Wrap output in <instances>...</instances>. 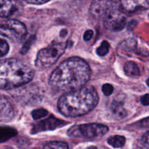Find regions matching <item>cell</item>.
<instances>
[{
    "label": "cell",
    "instance_id": "cell-17",
    "mask_svg": "<svg viewBox=\"0 0 149 149\" xmlns=\"http://www.w3.org/2000/svg\"><path fill=\"white\" fill-rule=\"evenodd\" d=\"M43 149H68V146L66 143L61 141H52L46 144Z\"/></svg>",
    "mask_w": 149,
    "mask_h": 149
},
{
    "label": "cell",
    "instance_id": "cell-23",
    "mask_svg": "<svg viewBox=\"0 0 149 149\" xmlns=\"http://www.w3.org/2000/svg\"><path fill=\"white\" fill-rule=\"evenodd\" d=\"M142 143L146 148L149 149V131L143 135L142 138Z\"/></svg>",
    "mask_w": 149,
    "mask_h": 149
},
{
    "label": "cell",
    "instance_id": "cell-19",
    "mask_svg": "<svg viewBox=\"0 0 149 149\" xmlns=\"http://www.w3.org/2000/svg\"><path fill=\"white\" fill-rule=\"evenodd\" d=\"M47 114V111L44 109H39L33 110L31 112V116L34 120H38L42 117H45Z\"/></svg>",
    "mask_w": 149,
    "mask_h": 149
},
{
    "label": "cell",
    "instance_id": "cell-20",
    "mask_svg": "<svg viewBox=\"0 0 149 149\" xmlns=\"http://www.w3.org/2000/svg\"><path fill=\"white\" fill-rule=\"evenodd\" d=\"M10 49L8 43L4 39H1L0 41V56L4 57V55H7Z\"/></svg>",
    "mask_w": 149,
    "mask_h": 149
},
{
    "label": "cell",
    "instance_id": "cell-5",
    "mask_svg": "<svg viewBox=\"0 0 149 149\" xmlns=\"http://www.w3.org/2000/svg\"><path fill=\"white\" fill-rule=\"evenodd\" d=\"M108 132L109 127L106 125L90 123L73 126L68 130V135L73 138H84L93 140L102 138Z\"/></svg>",
    "mask_w": 149,
    "mask_h": 149
},
{
    "label": "cell",
    "instance_id": "cell-2",
    "mask_svg": "<svg viewBox=\"0 0 149 149\" xmlns=\"http://www.w3.org/2000/svg\"><path fill=\"white\" fill-rule=\"evenodd\" d=\"M98 101L99 97L95 89L91 86H84L64 93L58 100V108L65 116L77 117L93 111Z\"/></svg>",
    "mask_w": 149,
    "mask_h": 149
},
{
    "label": "cell",
    "instance_id": "cell-10",
    "mask_svg": "<svg viewBox=\"0 0 149 149\" xmlns=\"http://www.w3.org/2000/svg\"><path fill=\"white\" fill-rule=\"evenodd\" d=\"M65 125H66L65 122L56 119L53 116H50L47 119H45L34 125L32 129V133H38V132H44V131L53 130L58 127H61Z\"/></svg>",
    "mask_w": 149,
    "mask_h": 149
},
{
    "label": "cell",
    "instance_id": "cell-27",
    "mask_svg": "<svg viewBox=\"0 0 149 149\" xmlns=\"http://www.w3.org/2000/svg\"><path fill=\"white\" fill-rule=\"evenodd\" d=\"M87 149H97L95 146H90Z\"/></svg>",
    "mask_w": 149,
    "mask_h": 149
},
{
    "label": "cell",
    "instance_id": "cell-16",
    "mask_svg": "<svg viewBox=\"0 0 149 149\" xmlns=\"http://www.w3.org/2000/svg\"><path fill=\"white\" fill-rule=\"evenodd\" d=\"M17 135V131L15 129L10 127H2L1 128V143L7 141L10 138L15 136Z\"/></svg>",
    "mask_w": 149,
    "mask_h": 149
},
{
    "label": "cell",
    "instance_id": "cell-12",
    "mask_svg": "<svg viewBox=\"0 0 149 149\" xmlns=\"http://www.w3.org/2000/svg\"><path fill=\"white\" fill-rule=\"evenodd\" d=\"M0 109H1V120L2 122H7L13 118L15 115L14 109L11 103L4 97V96L1 97V103H0Z\"/></svg>",
    "mask_w": 149,
    "mask_h": 149
},
{
    "label": "cell",
    "instance_id": "cell-4",
    "mask_svg": "<svg viewBox=\"0 0 149 149\" xmlns=\"http://www.w3.org/2000/svg\"><path fill=\"white\" fill-rule=\"evenodd\" d=\"M67 42H61L49 45L39 51L35 60V65L39 69L47 68L55 64L65 52Z\"/></svg>",
    "mask_w": 149,
    "mask_h": 149
},
{
    "label": "cell",
    "instance_id": "cell-21",
    "mask_svg": "<svg viewBox=\"0 0 149 149\" xmlns=\"http://www.w3.org/2000/svg\"><path fill=\"white\" fill-rule=\"evenodd\" d=\"M102 91L106 96H109L113 92V87L110 84H105L102 87Z\"/></svg>",
    "mask_w": 149,
    "mask_h": 149
},
{
    "label": "cell",
    "instance_id": "cell-13",
    "mask_svg": "<svg viewBox=\"0 0 149 149\" xmlns=\"http://www.w3.org/2000/svg\"><path fill=\"white\" fill-rule=\"evenodd\" d=\"M109 111L111 115L116 119H122L126 117L127 112L124 107L123 103L118 100H114L109 106Z\"/></svg>",
    "mask_w": 149,
    "mask_h": 149
},
{
    "label": "cell",
    "instance_id": "cell-18",
    "mask_svg": "<svg viewBox=\"0 0 149 149\" xmlns=\"http://www.w3.org/2000/svg\"><path fill=\"white\" fill-rule=\"evenodd\" d=\"M109 49H110V45L109 42L106 41H103L100 46L97 48L96 52H97V55L100 57H104L109 53Z\"/></svg>",
    "mask_w": 149,
    "mask_h": 149
},
{
    "label": "cell",
    "instance_id": "cell-22",
    "mask_svg": "<svg viewBox=\"0 0 149 149\" xmlns=\"http://www.w3.org/2000/svg\"><path fill=\"white\" fill-rule=\"evenodd\" d=\"M93 34H94V32H93V30H90V29H89V30L86 31L84 33V36H83V38H84V41H90V39L93 38Z\"/></svg>",
    "mask_w": 149,
    "mask_h": 149
},
{
    "label": "cell",
    "instance_id": "cell-8",
    "mask_svg": "<svg viewBox=\"0 0 149 149\" xmlns=\"http://www.w3.org/2000/svg\"><path fill=\"white\" fill-rule=\"evenodd\" d=\"M119 2V0H93L90 7V15L95 19H103L109 11L118 9Z\"/></svg>",
    "mask_w": 149,
    "mask_h": 149
},
{
    "label": "cell",
    "instance_id": "cell-6",
    "mask_svg": "<svg viewBox=\"0 0 149 149\" xmlns=\"http://www.w3.org/2000/svg\"><path fill=\"white\" fill-rule=\"evenodd\" d=\"M0 29L1 36L17 42L24 39L27 33L26 26L15 19H9L2 21Z\"/></svg>",
    "mask_w": 149,
    "mask_h": 149
},
{
    "label": "cell",
    "instance_id": "cell-28",
    "mask_svg": "<svg viewBox=\"0 0 149 149\" xmlns=\"http://www.w3.org/2000/svg\"><path fill=\"white\" fill-rule=\"evenodd\" d=\"M146 84H147V85H148L149 87V77H148V79H147V81H146Z\"/></svg>",
    "mask_w": 149,
    "mask_h": 149
},
{
    "label": "cell",
    "instance_id": "cell-15",
    "mask_svg": "<svg viewBox=\"0 0 149 149\" xmlns=\"http://www.w3.org/2000/svg\"><path fill=\"white\" fill-rule=\"evenodd\" d=\"M125 142H126L125 138L121 135H113L108 139V143L109 145L116 148H122L125 146Z\"/></svg>",
    "mask_w": 149,
    "mask_h": 149
},
{
    "label": "cell",
    "instance_id": "cell-26",
    "mask_svg": "<svg viewBox=\"0 0 149 149\" xmlns=\"http://www.w3.org/2000/svg\"><path fill=\"white\" fill-rule=\"evenodd\" d=\"M141 123L142 126H143L144 127H149V117L143 120L142 122H141Z\"/></svg>",
    "mask_w": 149,
    "mask_h": 149
},
{
    "label": "cell",
    "instance_id": "cell-14",
    "mask_svg": "<svg viewBox=\"0 0 149 149\" xmlns=\"http://www.w3.org/2000/svg\"><path fill=\"white\" fill-rule=\"evenodd\" d=\"M124 71L128 77H138L141 74L138 65L132 61H129L125 64Z\"/></svg>",
    "mask_w": 149,
    "mask_h": 149
},
{
    "label": "cell",
    "instance_id": "cell-7",
    "mask_svg": "<svg viewBox=\"0 0 149 149\" xmlns=\"http://www.w3.org/2000/svg\"><path fill=\"white\" fill-rule=\"evenodd\" d=\"M126 15L118 9L111 10L103 17V25L106 29L111 31H122L127 24Z\"/></svg>",
    "mask_w": 149,
    "mask_h": 149
},
{
    "label": "cell",
    "instance_id": "cell-11",
    "mask_svg": "<svg viewBox=\"0 0 149 149\" xmlns=\"http://www.w3.org/2000/svg\"><path fill=\"white\" fill-rule=\"evenodd\" d=\"M0 15L1 17H8L19 10L18 1L17 0H0Z\"/></svg>",
    "mask_w": 149,
    "mask_h": 149
},
{
    "label": "cell",
    "instance_id": "cell-1",
    "mask_svg": "<svg viewBox=\"0 0 149 149\" xmlns=\"http://www.w3.org/2000/svg\"><path fill=\"white\" fill-rule=\"evenodd\" d=\"M91 76V69L84 60L72 57L61 63L51 74L49 84L58 91H72L84 87Z\"/></svg>",
    "mask_w": 149,
    "mask_h": 149
},
{
    "label": "cell",
    "instance_id": "cell-24",
    "mask_svg": "<svg viewBox=\"0 0 149 149\" xmlns=\"http://www.w3.org/2000/svg\"><path fill=\"white\" fill-rule=\"evenodd\" d=\"M24 1L32 4H42L50 1V0H24Z\"/></svg>",
    "mask_w": 149,
    "mask_h": 149
},
{
    "label": "cell",
    "instance_id": "cell-3",
    "mask_svg": "<svg viewBox=\"0 0 149 149\" xmlns=\"http://www.w3.org/2000/svg\"><path fill=\"white\" fill-rule=\"evenodd\" d=\"M34 71L29 65L16 58L2 60L0 63V87L12 90L32 80Z\"/></svg>",
    "mask_w": 149,
    "mask_h": 149
},
{
    "label": "cell",
    "instance_id": "cell-9",
    "mask_svg": "<svg viewBox=\"0 0 149 149\" xmlns=\"http://www.w3.org/2000/svg\"><path fill=\"white\" fill-rule=\"evenodd\" d=\"M118 9L126 15L149 9V0H119Z\"/></svg>",
    "mask_w": 149,
    "mask_h": 149
},
{
    "label": "cell",
    "instance_id": "cell-25",
    "mask_svg": "<svg viewBox=\"0 0 149 149\" xmlns=\"http://www.w3.org/2000/svg\"><path fill=\"white\" fill-rule=\"evenodd\" d=\"M141 103L143 106H149V94H146L141 97Z\"/></svg>",
    "mask_w": 149,
    "mask_h": 149
}]
</instances>
